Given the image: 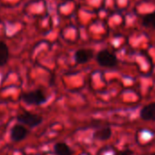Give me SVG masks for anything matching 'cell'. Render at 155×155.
Listing matches in <instances>:
<instances>
[{"label":"cell","mask_w":155,"mask_h":155,"mask_svg":"<svg viewBox=\"0 0 155 155\" xmlns=\"http://www.w3.org/2000/svg\"><path fill=\"white\" fill-rule=\"evenodd\" d=\"M47 96L41 90L25 92L21 95V100L28 105H41L47 101Z\"/></svg>","instance_id":"6da1fadb"},{"label":"cell","mask_w":155,"mask_h":155,"mask_svg":"<svg viewBox=\"0 0 155 155\" xmlns=\"http://www.w3.org/2000/svg\"><path fill=\"white\" fill-rule=\"evenodd\" d=\"M9 58V49L7 44L0 40V67L5 66Z\"/></svg>","instance_id":"52a82bcc"},{"label":"cell","mask_w":155,"mask_h":155,"mask_svg":"<svg viewBox=\"0 0 155 155\" xmlns=\"http://www.w3.org/2000/svg\"><path fill=\"white\" fill-rule=\"evenodd\" d=\"M54 151L57 155H72V150L65 142H58L54 146Z\"/></svg>","instance_id":"ba28073f"},{"label":"cell","mask_w":155,"mask_h":155,"mask_svg":"<svg viewBox=\"0 0 155 155\" xmlns=\"http://www.w3.org/2000/svg\"><path fill=\"white\" fill-rule=\"evenodd\" d=\"M28 133H29L28 130L24 125L19 123V124H16L12 127L11 132H10V138L13 141L18 142V141L25 140L27 138V136L28 135Z\"/></svg>","instance_id":"277c9868"},{"label":"cell","mask_w":155,"mask_h":155,"mask_svg":"<svg viewBox=\"0 0 155 155\" xmlns=\"http://www.w3.org/2000/svg\"><path fill=\"white\" fill-rule=\"evenodd\" d=\"M93 57V51L88 48H81L75 52V60L79 64H85L89 62Z\"/></svg>","instance_id":"5b68a950"},{"label":"cell","mask_w":155,"mask_h":155,"mask_svg":"<svg viewBox=\"0 0 155 155\" xmlns=\"http://www.w3.org/2000/svg\"><path fill=\"white\" fill-rule=\"evenodd\" d=\"M142 24L147 28L155 29V11L144 16V18H142Z\"/></svg>","instance_id":"30bf717a"},{"label":"cell","mask_w":155,"mask_h":155,"mask_svg":"<svg viewBox=\"0 0 155 155\" xmlns=\"http://www.w3.org/2000/svg\"><path fill=\"white\" fill-rule=\"evenodd\" d=\"M17 120L21 124L27 125L30 128H35L42 123L43 118L40 115L29 111H24L17 117Z\"/></svg>","instance_id":"7a4b0ae2"},{"label":"cell","mask_w":155,"mask_h":155,"mask_svg":"<svg viewBox=\"0 0 155 155\" xmlns=\"http://www.w3.org/2000/svg\"><path fill=\"white\" fill-rule=\"evenodd\" d=\"M151 155H155V152H154V153H152V154H151Z\"/></svg>","instance_id":"7c38bea8"},{"label":"cell","mask_w":155,"mask_h":155,"mask_svg":"<svg viewBox=\"0 0 155 155\" xmlns=\"http://www.w3.org/2000/svg\"><path fill=\"white\" fill-rule=\"evenodd\" d=\"M94 138L99 140H107L111 137V129L109 127H105L100 130H97L94 134Z\"/></svg>","instance_id":"9c48e42d"},{"label":"cell","mask_w":155,"mask_h":155,"mask_svg":"<svg viewBox=\"0 0 155 155\" xmlns=\"http://www.w3.org/2000/svg\"><path fill=\"white\" fill-rule=\"evenodd\" d=\"M140 118L147 121H155V102L143 107L140 113Z\"/></svg>","instance_id":"8992f818"},{"label":"cell","mask_w":155,"mask_h":155,"mask_svg":"<svg viewBox=\"0 0 155 155\" xmlns=\"http://www.w3.org/2000/svg\"><path fill=\"white\" fill-rule=\"evenodd\" d=\"M96 60L103 68H113L118 63V58L116 55L107 49L99 52L96 57Z\"/></svg>","instance_id":"3957f363"},{"label":"cell","mask_w":155,"mask_h":155,"mask_svg":"<svg viewBox=\"0 0 155 155\" xmlns=\"http://www.w3.org/2000/svg\"><path fill=\"white\" fill-rule=\"evenodd\" d=\"M115 155H132V151L130 150H122V151L116 153Z\"/></svg>","instance_id":"8fae6325"}]
</instances>
